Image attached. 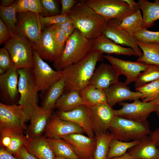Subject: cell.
<instances>
[{
	"instance_id": "obj_15",
	"label": "cell",
	"mask_w": 159,
	"mask_h": 159,
	"mask_svg": "<svg viewBox=\"0 0 159 159\" xmlns=\"http://www.w3.org/2000/svg\"><path fill=\"white\" fill-rule=\"evenodd\" d=\"M113 67L118 75L126 77L125 83L128 85L135 82L141 72L147 67V64L137 62L126 61L108 55H103Z\"/></svg>"
},
{
	"instance_id": "obj_13",
	"label": "cell",
	"mask_w": 159,
	"mask_h": 159,
	"mask_svg": "<svg viewBox=\"0 0 159 159\" xmlns=\"http://www.w3.org/2000/svg\"><path fill=\"white\" fill-rule=\"evenodd\" d=\"M83 129L76 124L60 119L56 114L50 117L44 131L48 138H62L72 133L83 134Z\"/></svg>"
},
{
	"instance_id": "obj_24",
	"label": "cell",
	"mask_w": 159,
	"mask_h": 159,
	"mask_svg": "<svg viewBox=\"0 0 159 159\" xmlns=\"http://www.w3.org/2000/svg\"><path fill=\"white\" fill-rule=\"evenodd\" d=\"M92 49L98 50L102 54L138 56L132 48L121 46L102 35L92 40Z\"/></svg>"
},
{
	"instance_id": "obj_26",
	"label": "cell",
	"mask_w": 159,
	"mask_h": 159,
	"mask_svg": "<svg viewBox=\"0 0 159 159\" xmlns=\"http://www.w3.org/2000/svg\"><path fill=\"white\" fill-rule=\"evenodd\" d=\"M1 147L14 155L24 146L26 136L23 133L7 131H0Z\"/></svg>"
},
{
	"instance_id": "obj_48",
	"label": "cell",
	"mask_w": 159,
	"mask_h": 159,
	"mask_svg": "<svg viewBox=\"0 0 159 159\" xmlns=\"http://www.w3.org/2000/svg\"><path fill=\"white\" fill-rule=\"evenodd\" d=\"M30 0L15 1V9L16 13L29 11Z\"/></svg>"
},
{
	"instance_id": "obj_51",
	"label": "cell",
	"mask_w": 159,
	"mask_h": 159,
	"mask_svg": "<svg viewBox=\"0 0 159 159\" xmlns=\"http://www.w3.org/2000/svg\"><path fill=\"white\" fill-rule=\"evenodd\" d=\"M149 137L159 148V127L157 128L149 135Z\"/></svg>"
},
{
	"instance_id": "obj_45",
	"label": "cell",
	"mask_w": 159,
	"mask_h": 159,
	"mask_svg": "<svg viewBox=\"0 0 159 159\" xmlns=\"http://www.w3.org/2000/svg\"><path fill=\"white\" fill-rule=\"evenodd\" d=\"M54 25L59 27L64 30L65 34L67 39L76 29L74 22L70 18L64 22Z\"/></svg>"
},
{
	"instance_id": "obj_38",
	"label": "cell",
	"mask_w": 159,
	"mask_h": 159,
	"mask_svg": "<svg viewBox=\"0 0 159 159\" xmlns=\"http://www.w3.org/2000/svg\"><path fill=\"white\" fill-rule=\"evenodd\" d=\"M135 90L143 94V96L141 99L143 102L152 101L159 95V80L136 88Z\"/></svg>"
},
{
	"instance_id": "obj_5",
	"label": "cell",
	"mask_w": 159,
	"mask_h": 159,
	"mask_svg": "<svg viewBox=\"0 0 159 159\" xmlns=\"http://www.w3.org/2000/svg\"><path fill=\"white\" fill-rule=\"evenodd\" d=\"M4 47L9 53L12 63L17 69H33L34 49L28 39L16 34L5 42Z\"/></svg>"
},
{
	"instance_id": "obj_19",
	"label": "cell",
	"mask_w": 159,
	"mask_h": 159,
	"mask_svg": "<svg viewBox=\"0 0 159 159\" xmlns=\"http://www.w3.org/2000/svg\"><path fill=\"white\" fill-rule=\"evenodd\" d=\"M69 143L80 159H93L96 146L95 138L82 134L72 133L62 138Z\"/></svg>"
},
{
	"instance_id": "obj_35",
	"label": "cell",
	"mask_w": 159,
	"mask_h": 159,
	"mask_svg": "<svg viewBox=\"0 0 159 159\" xmlns=\"http://www.w3.org/2000/svg\"><path fill=\"white\" fill-rule=\"evenodd\" d=\"M15 1L11 6L7 7L0 6V19L4 23L12 35L16 33L17 19L15 9Z\"/></svg>"
},
{
	"instance_id": "obj_11",
	"label": "cell",
	"mask_w": 159,
	"mask_h": 159,
	"mask_svg": "<svg viewBox=\"0 0 159 159\" xmlns=\"http://www.w3.org/2000/svg\"><path fill=\"white\" fill-rule=\"evenodd\" d=\"M120 109L115 110L116 116L144 122L151 113L155 112L157 106L152 101L144 102L139 100L134 101L131 103L121 102Z\"/></svg>"
},
{
	"instance_id": "obj_57",
	"label": "cell",
	"mask_w": 159,
	"mask_h": 159,
	"mask_svg": "<svg viewBox=\"0 0 159 159\" xmlns=\"http://www.w3.org/2000/svg\"><path fill=\"white\" fill-rule=\"evenodd\" d=\"M157 159H159V158H158Z\"/></svg>"
},
{
	"instance_id": "obj_18",
	"label": "cell",
	"mask_w": 159,
	"mask_h": 159,
	"mask_svg": "<svg viewBox=\"0 0 159 159\" xmlns=\"http://www.w3.org/2000/svg\"><path fill=\"white\" fill-rule=\"evenodd\" d=\"M56 114L60 119L72 122L80 127L88 137H95L92 127L90 108L86 105H81L68 112L57 111Z\"/></svg>"
},
{
	"instance_id": "obj_37",
	"label": "cell",
	"mask_w": 159,
	"mask_h": 159,
	"mask_svg": "<svg viewBox=\"0 0 159 159\" xmlns=\"http://www.w3.org/2000/svg\"><path fill=\"white\" fill-rule=\"evenodd\" d=\"M139 141L125 142L114 138L110 145L107 159L123 155L129 149L137 144Z\"/></svg>"
},
{
	"instance_id": "obj_46",
	"label": "cell",
	"mask_w": 159,
	"mask_h": 159,
	"mask_svg": "<svg viewBox=\"0 0 159 159\" xmlns=\"http://www.w3.org/2000/svg\"><path fill=\"white\" fill-rule=\"evenodd\" d=\"M12 34L8 28L0 19V44L9 39Z\"/></svg>"
},
{
	"instance_id": "obj_28",
	"label": "cell",
	"mask_w": 159,
	"mask_h": 159,
	"mask_svg": "<svg viewBox=\"0 0 159 159\" xmlns=\"http://www.w3.org/2000/svg\"><path fill=\"white\" fill-rule=\"evenodd\" d=\"M83 104L79 92L72 91L64 92L57 101L54 108L58 111L66 112Z\"/></svg>"
},
{
	"instance_id": "obj_21",
	"label": "cell",
	"mask_w": 159,
	"mask_h": 159,
	"mask_svg": "<svg viewBox=\"0 0 159 159\" xmlns=\"http://www.w3.org/2000/svg\"><path fill=\"white\" fill-rule=\"evenodd\" d=\"M104 91L107 103L112 107L117 103L126 100H139L143 96L140 92L131 91L127 85L119 81L112 84Z\"/></svg>"
},
{
	"instance_id": "obj_14",
	"label": "cell",
	"mask_w": 159,
	"mask_h": 159,
	"mask_svg": "<svg viewBox=\"0 0 159 159\" xmlns=\"http://www.w3.org/2000/svg\"><path fill=\"white\" fill-rule=\"evenodd\" d=\"M92 127L95 135L106 132L116 116L115 110L107 102L90 108Z\"/></svg>"
},
{
	"instance_id": "obj_9",
	"label": "cell",
	"mask_w": 159,
	"mask_h": 159,
	"mask_svg": "<svg viewBox=\"0 0 159 159\" xmlns=\"http://www.w3.org/2000/svg\"><path fill=\"white\" fill-rule=\"evenodd\" d=\"M32 69L38 90L45 91L62 78L61 71L53 69L34 49Z\"/></svg>"
},
{
	"instance_id": "obj_12",
	"label": "cell",
	"mask_w": 159,
	"mask_h": 159,
	"mask_svg": "<svg viewBox=\"0 0 159 159\" xmlns=\"http://www.w3.org/2000/svg\"><path fill=\"white\" fill-rule=\"evenodd\" d=\"M16 15V34L26 37L33 44L36 43L42 32V25L36 16L29 11L17 13Z\"/></svg>"
},
{
	"instance_id": "obj_16",
	"label": "cell",
	"mask_w": 159,
	"mask_h": 159,
	"mask_svg": "<svg viewBox=\"0 0 159 159\" xmlns=\"http://www.w3.org/2000/svg\"><path fill=\"white\" fill-rule=\"evenodd\" d=\"M19 79L17 69L12 63L9 69L4 74L0 75V96L1 99L14 102L19 99Z\"/></svg>"
},
{
	"instance_id": "obj_44",
	"label": "cell",
	"mask_w": 159,
	"mask_h": 159,
	"mask_svg": "<svg viewBox=\"0 0 159 159\" xmlns=\"http://www.w3.org/2000/svg\"><path fill=\"white\" fill-rule=\"evenodd\" d=\"M12 62L8 50L4 47L0 49V68L6 72L10 67Z\"/></svg>"
},
{
	"instance_id": "obj_27",
	"label": "cell",
	"mask_w": 159,
	"mask_h": 159,
	"mask_svg": "<svg viewBox=\"0 0 159 159\" xmlns=\"http://www.w3.org/2000/svg\"><path fill=\"white\" fill-rule=\"evenodd\" d=\"M138 3L143 12V28L152 27L159 19V0L152 2L147 0H139Z\"/></svg>"
},
{
	"instance_id": "obj_34",
	"label": "cell",
	"mask_w": 159,
	"mask_h": 159,
	"mask_svg": "<svg viewBox=\"0 0 159 159\" xmlns=\"http://www.w3.org/2000/svg\"><path fill=\"white\" fill-rule=\"evenodd\" d=\"M143 16L139 10L125 18L119 27L133 35L143 28Z\"/></svg>"
},
{
	"instance_id": "obj_22",
	"label": "cell",
	"mask_w": 159,
	"mask_h": 159,
	"mask_svg": "<svg viewBox=\"0 0 159 159\" xmlns=\"http://www.w3.org/2000/svg\"><path fill=\"white\" fill-rule=\"evenodd\" d=\"M119 76L111 65L102 63L96 68L88 85L104 90L119 82Z\"/></svg>"
},
{
	"instance_id": "obj_2",
	"label": "cell",
	"mask_w": 159,
	"mask_h": 159,
	"mask_svg": "<svg viewBox=\"0 0 159 159\" xmlns=\"http://www.w3.org/2000/svg\"><path fill=\"white\" fill-rule=\"evenodd\" d=\"M67 16L74 22L76 29L91 40L102 34L107 21L103 16L89 7L85 0L79 1Z\"/></svg>"
},
{
	"instance_id": "obj_8",
	"label": "cell",
	"mask_w": 159,
	"mask_h": 159,
	"mask_svg": "<svg viewBox=\"0 0 159 159\" xmlns=\"http://www.w3.org/2000/svg\"><path fill=\"white\" fill-rule=\"evenodd\" d=\"M85 1L89 7L107 21L116 19L121 22L125 18L138 11L130 7L124 0H87Z\"/></svg>"
},
{
	"instance_id": "obj_30",
	"label": "cell",
	"mask_w": 159,
	"mask_h": 159,
	"mask_svg": "<svg viewBox=\"0 0 159 159\" xmlns=\"http://www.w3.org/2000/svg\"><path fill=\"white\" fill-rule=\"evenodd\" d=\"M79 92L83 104L89 108L107 102L105 93L104 90L88 85Z\"/></svg>"
},
{
	"instance_id": "obj_54",
	"label": "cell",
	"mask_w": 159,
	"mask_h": 159,
	"mask_svg": "<svg viewBox=\"0 0 159 159\" xmlns=\"http://www.w3.org/2000/svg\"><path fill=\"white\" fill-rule=\"evenodd\" d=\"M109 159H133L131 156L127 152L123 155L120 156L114 157Z\"/></svg>"
},
{
	"instance_id": "obj_43",
	"label": "cell",
	"mask_w": 159,
	"mask_h": 159,
	"mask_svg": "<svg viewBox=\"0 0 159 159\" xmlns=\"http://www.w3.org/2000/svg\"><path fill=\"white\" fill-rule=\"evenodd\" d=\"M29 11L35 14L39 20L40 15L47 16L40 0H30Z\"/></svg>"
},
{
	"instance_id": "obj_36",
	"label": "cell",
	"mask_w": 159,
	"mask_h": 159,
	"mask_svg": "<svg viewBox=\"0 0 159 159\" xmlns=\"http://www.w3.org/2000/svg\"><path fill=\"white\" fill-rule=\"evenodd\" d=\"M159 80V66L148 65L145 69L138 76L134 85L136 88Z\"/></svg>"
},
{
	"instance_id": "obj_42",
	"label": "cell",
	"mask_w": 159,
	"mask_h": 159,
	"mask_svg": "<svg viewBox=\"0 0 159 159\" xmlns=\"http://www.w3.org/2000/svg\"><path fill=\"white\" fill-rule=\"evenodd\" d=\"M48 16L57 15L60 12L58 4L55 0H41Z\"/></svg>"
},
{
	"instance_id": "obj_6",
	"label": "cell",
	"mask_w": 159,
	"mask_h": 159,
	"mask_svg": "<svg viewBox=\"0 0 159 159\" xmlns=\"http://www.w3.org/2000/svg\"><path fill=\"white\" fill-rule=\"evenodd\" d=\"M17 71L19 74L18 89L20 95L18 103L29 117L33 108L38 105L39 91L32 69H18Z\"/></svg>"
},
{
	"instance_id": "obj_23",
	"label": "cell",
	"mask_w": 159,
	"mask_h": 159,
	"mask_svg": "<svg viewBox=\"0 0 159 159\" xmlns=\"http://www.w3.org/2000/svg\"><path fill=\"white\" fill-rule=\"evenodd\" d=\"M127 152L133 159H157L159 158V148L148 135L141 139Z\"/></svg>"
},
{
	"instance_id": "obj_50",
	"label": "cell",
	"mask_w": 159,
	"mask_h": 159,
	"mask_svg": "<svg viewBox=\"0 0 159 159\" xmlns=\"http://www.w3.org/2000/svg\"><path fill=\"white\" fill-rule=\"evenodd\" d=\"M12 155L5 148H1L0 159H18Z\"/></svg>"
},
{
	"instance_id": "obj_49",
	"label": "cell",
	"mask_w": 159,
	"mask_h": 159,
	"mask_svg": "<svg viewBox=\"0 0 159 159\" xmlns=\"http://www.w3.org/2000/svg\"><path fill=\"white\" fill-rule=\"evenodd\" d=\"M14 155L18 159H38L34 155L29 152L24 146Z\"/></svg>"
},
{
	"instance_id": "obj_33",
	"label": "cell",
	"mask_w": 159,
	"mask_h": 159,
	"mask_svg": "<svg viewBox=\"0 0 159 159\" xmlns=\"http://www.w3.org/2000/svg\"><path fill=\"white\" fill-rule=\"evenodd\" d=\"M96 146L93 159H107L111 143L114 138L113 135L107 131L95 134Z\"/></svg>"
},
{
	"instance_id": "obj_7",
	"label": "cell",
	"mask_w": 159,
	"mask_h": 159,
	"mask_svg": "<svg viewBox=\"0 0 159 159\" xmlns=\"http://www.w3.org/2000/svg\"><path fill=\"white\" fill-rule=\"evenodd\" d=\"M29 117L19 105L0 103V131L23 133Z\"/></svg>"
},
{
	"instance_id": "obj_25",
	"label": "cell",
	"mask_w": 159,
	"mask_h": 159,
	"mask_svg": "<svg viewBox=\"0 0 159 159\" xmlns=\"http://www.w3.org/2000/svg\"><path fill=\"white\" fill-rule=\"evenodd\" d=\"M24 147L38 159H54L55 157L44 136L31 138L26 136Z\"/></svg>"
},
{
	"instance_id": "obj_39",
	"label": "cell",
	"mask_w": 159,
	"mask_h": 159,
	"mask_svg": "<svg viewBox=\"0 0 159 159\" xmlns=\"http://www.w3.org/2000/svg\"><path fill=\"white\" fill-rule=\"evenodd\" d=\"M133 36L137 41L140 42L159 44V31H151L142 28Z\"/></svg>"
},
{
	"instance_id": "obj_40",
	"label": "cell",
	"mask_w": 159,
	"mask_h": 159,
	"mask_svg": "<svg viewBox=\"0 0 159 159\" xmlns=\"http://www.w3.org/2000/svg\"><path fill=\"white\" fill-rule=\"evenodd\" d=\"M52 33L56 48L59 56L64 47L67 38L64 30L55 25H52Z\"/></svg>"
},
{
	"instance_id": "obj_3",
	"label": "cell",
	"mask_w": 159,
	"mask_h": 159,
	"mask_svg": "<svg viewBox=\"0 0 159 159\" xmlns=\"http://www.w3.org/2000/svg\"><path fill=\"white\" fill-rule=\"evenodd\" d=\"M92 49V40L75 29L66 40L62 53L53 62L55 70L61 71L84 58Z\"/></svg>"
},
{
	"instance_id": "obj_56",
	"label": "cell",
	"mask_w": 159,
	"mask_h": 159,
	"mask_svg": "<svg viewBox=\"0 0 159 159\" xmlns=\"http://www.w3.org/2000/svg\"><path fill=\"white\" fill-rule=\"evenodd\" d=\"M54 159H65L63 158H62L59 157H55Z\"/></svg>"
},
{
	"instance_id": "obj_53",
	"label": "cell",
	"mask_w": 159,
	"mask_h": 159,
	"mask_svg": "<svg viewBox=\"0 0 159 159\" xmlns=\"http://www.w3.org/2000/svg\"><path fill=\"white\" fill-rule=\"evenodd\" d=\"M14 0H2L0 1V6L7 7L12 5L14 2Z\"/></svg>"
},
{
	"instance_id": "obj_29",
	"label": "cell",
	"mask_w": 159,
	"mask_h": 159,
	"mask_svg": "<svg viewBox=\"0 0 159 159\" xmlns=\"http://www.w3.org/2000/svg\"><path fill=\"white\" fill-rule=\"evenodd\" d=\"M65 83L62 77L53 84L46 92L42 101V106L47 110H52L54 108L56 103L63 93L65 89Z\"/></svg>"
},
{
	"instance_id": "obj_1",
	"label": "cell",
	"mask_w": 159,
	"mask_h": 159,
	"mask_svg": "<svg viewBox=\"0 0 159 159\" xmlns=\"http://www.w3.org/2000/svg\"><path fill=\"white\" fill-rule=\"evenodd\" d=\"M102 54L99 51L92 49L80 60L61 70L65 85L64 92H80L87 86L97 62L103 60Z\"/></svg>"
},
{
	"instance_id": "obj_17",
	"label": "cell",
	"mask_w": 159,
	"mask_h": 159,
	"mask_svg": "<svg viewBox=\"0 0 159 159\" xmlns=\"http://www.w3.org/2000/svg\"><path fill=\"white\" fill-rule=\"evenodd\" d=\"M33 44L34 49L43 60L54 62L59 57L53 36L52 25L42 31L38 40Z\"/></svg>"
},
{
	"instance_id": "obj_41",
	"label": "cell",
	"mask_w": 159,
	"mask_h": 159,
	"mask_svg": "<svg viewBox=\"0 0 159 159\" xmlns=\"http://www.w3.org/2000/svg\"><path fill=\"white\" fill-rule=\"evenodd\" d=\"M69 18L67 15L59 14L48 16L40 15L39 21L41 25L49 26L55 24L64 22Z\"/></svg>"
},
{
	"instance_id": "obj_32",
	"label": "cell",
	"mask_w": 159,
	"mask_h": 159,
	"mask_svg": "<svg viewBox=\"0 0 159 159\" xmlns=\"http://www.w3.org/2000/svg\"><path fill=\"white\" fill-rule=\"evenodd\" d=\"M137 43L143 52V55L138 57L137 62L159 66V44L144 43L137 41Z\"/></svg>"
},
{
	"instance_id": "obj_47",
	"label": "cell",
	"mask_w": 159,
	"mask_h": 159,
	"mask_svg": "<svg viewBox=\"0 0 159 159\" xmlns=\"http://www.w3.org/2000/svg\"><path fill=\"white\" fill-rule=\"evenodd\" d=\"M79 1L76 0H61V9L60 14L67 15L74 6Z\"/></svg>"
},
{
	"instance_id": "obj_52",
	"label": "cell",
	"mask_w": 159,
	"mask_h": 159,
	"mask_svg": "<svg viewBox=\"0 0 159 159\" xmlns=\"http://www.w3.org/2000/svg\"><path fill=\"white\" fill-rule=\"evenodd\" d=\"M131 7L138 10H140V8L138 3H136L133 0H124Z\"/></svg>"
},
{
	"instance_id": "obj_31",
	"label": "cell",
	"mask_w": 159,
	"mask_h": 159,
	"mask_svg": "<svg viewBox=\"0 0 159 159\" xmlns=\"http://www.w3.org/2000/svg\"><path fill=\"white\" fill-rule=\"evenodd\" d=\"M47 139L55 157L65 159H80L71 145L63 139Z\"/></svg>"
},
{
	"instance_id": "obj_55",
	"label": "cell",
	"mask_w": 159,
	"mask_h": 159,
	"mask_svg": "<svg viewBox=\"0 0 159 159\" xmlns=\"http://www.w3.org/2000/svg\"><path fill=\"white\" fill-rule=\"evenodd\" d=\"M152 101L157 106V109L155 112L157 116L159 117V95L155 99Z\"/></svg>"
},
{
	"instance_id": "obj_10",
	"label": "cell",
	"mask_w": 159,
	"mask_h": 159,
	"mask_svg": "<svg viewBox=\"0 0 159 159\" xmlns=\"http://www.w3.org/2000/svg\"><path fill=\"white\" fill-rule=\"evenodd\" d=\"M121 22L116 19L108 20L102 35L119 45L129 47L135 52L139 57H141L143 52L137 43V40L133 35L119 28Z\"/></svg>"
},
{
	"instance_id": "obj_4",
	"label": "cell",
	"mask_w": 159,
	"mask_h": 159,
	"mask_svg": "<svg viewBox=\"0 0 159 159\" xmlns=\"http://www.w3.org/2000/svg\"><path fill=\"white\" fill-rule=\"evenodd\" d=\"M108 130L114 138L125 142L139 140L151 132L148 122L116 116Z\"/></svg>"
},
{
	"instance_id": "obj_20",
	"label": "cell",
	"mask_w": 159,
	"mask_h": 159,
	"mask_svg": "<svg viewBox=\"0 0 159 159\" xmlns=\"http://www.w3.org/2000/svg\"><path fill=\"white\" fill-rule=\"evenodd\" d=\"M52 113V110H46L38 105L34 107L29 116L30 122L26 136L31 138L42 136Z\"/></svg>"
}]
</instances>
